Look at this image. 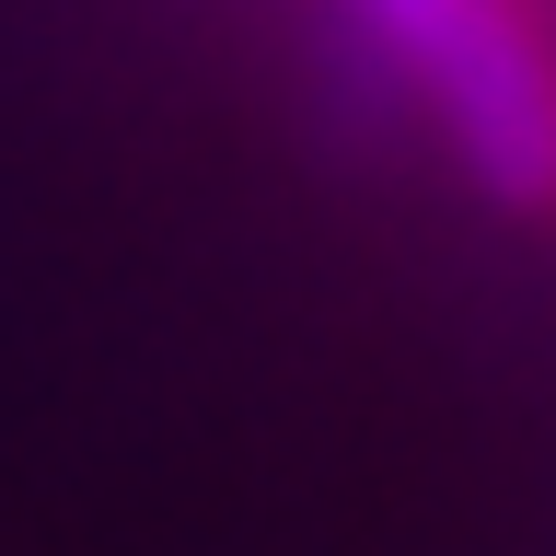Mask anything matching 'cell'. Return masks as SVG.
<instances>
[{"label":"cell","mask_w":556,"mask_h":556,"mask_svg":"<svg viewBox=\"0 0 556 556\" xmlns=\"http://www.w3.org/2000/svg\"><path fill=\"white\" fill-rule=\"evenodd\" d=\"M406 104L498 208H556V35L533 0H348Z\"/></svg>","instance_id":"6da1fadb"}]
</instances>
